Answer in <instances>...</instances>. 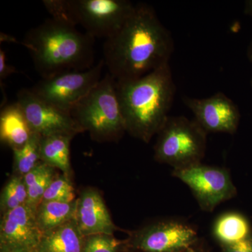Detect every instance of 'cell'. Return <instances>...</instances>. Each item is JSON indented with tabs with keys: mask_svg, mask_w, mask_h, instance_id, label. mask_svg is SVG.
<instances>
[{
	"mask_svg": "<svg viewBox=\"0 0 252 252\" xmlns=\"http://www.w3.org/2000/svg\"><path fill=\"white\" fill-rule=\"evenodd\" d=\"M174 50L171 32L152 6L140 3L119 31L104 41L103 61L116 81L130 80L169 63Z\"/></svg>",
	"mask_w": 252,
	"mask_h": 252,
	"instance_id": "1",
	"label": "cell"
},
{
	"mask_svg": "<svg viewBox=\"0 0 252 252\" xmlns=\"http://www.w3.org/2000/svg\"><path fill=\"white\" fill-rule=\"evenodd\" d=\"M126 132L145 143L157 135L170 115L176 86L170 63L143 77L117 81Z\"/></svg>",
	"mask_w": 252,
	"mask_h": 252,
	"instance_id": "2",
	"label": "cell"
},
{
	"mask_svg": "<svg viewBox=\"0 0 252 252\" xmlns=\"http://www.w3.org/2000/svg\"><path fill=\"white\" fill-rule=\"evenodd\" d=\"M21 44L29 51L41 79L94 65V38L52 18L28 31Z\"/></svg>",
	"mask_w": 252,
	"mask_h": 252,
	"instance_id": "3",
	"label": "cell"
},
{
	"mask_svg": "<svg viewBox=\"0 0 252 252\" xmlns=\"http://www.w3.org/2000/svg\"><path fill=\"white\" fill-rule=\"evenodd\" d=\"M84 132L98 142H117L126 132L117 81L108 72L70 111Z\"/></svg>",
	"mask_w": 252,
	"mask_h": 252,
	"instance_id": "4",
	"label": "cell"
},
{
	"mask_svg": "<svg viewBox=\"0 0 252 252\" xmlns=\"http://www.w3.org/2000/svg\"><path fill=\"white\" fill-rule=\"evenodd\" d=\"M157 135L154 159L173 170L201 163L205 157L207 133L194 119L170 116Z\"/></svg>",
	"mask_w": 252,
	"mask_h": 252,
	"instance_id": "5",
	"label": "cell"
},
{
	"mask_svg": "<svg viewBox=\"0 0 252 252\" xmlns=\"http://www.w3.org/2000/svg\"><path fill=\"white\" fill-rule=\"evenodd\" d=\"M200 239L196 227L185 219H158L130 232L126 252H180Z\"/></svg>",
	"mask_w": 252,
	"mask_h": 252,
	"instance_id": "6",
	"label": "cell"
},
{
	"mask_svg": "<svg viewBox=\"0 0 252 252\" xmlns=\"http://www.w3.org/2000/svg\"><path fill=\"white\" fill-rule=\"evenodd\" d=\"M135 5L128 0H69L74 26L80 25L94 39L105 40L124 26Z\"/></svg>",
	"mask_w": 252,
	"mask_h": 252,
	"instance_id": "7",
	"label": "cell"
},
{
	"mask_svg": "<svg viewBox=\"0 0 252 252\" xmlns=\"http://www.w3.org/2000/svg\"><path fill=\"white\" fill-rule=\"evenodd\" d=\"M172 175L189 187L204 212H213L220 203L234 198L238 193L229 170L225 167L201 162L172 170Z\"/></svg>",
	"mask_w": 252,
	"mask_h": 252,
	"instance_id": "8",
	"label": "cell"
},
{
	"mask_svg": "<svg viewBox=\"0 0 252 252\" xmlns=\"http://www.w3.org/2000/svg\"><path fill=\"white\" fill-rule=\"evenodd\" d=\"M104 66L102 59L86 70L61 73L41 79L30 89L46 102L70 112L71 109L98 84L102 78Z\"/></svg>",
	"mask_w": 252,
	"mask_h": 252,
	"instance_id": "9",
	"label": "cell"
},
{
	"mask_svg": "<svg viewBox=\"0 0 252 252\" xmlns=\"http://www.w3.org/2000/svg\"><path fill=\"white\" fill-rule=\"evenodd\" d=\"M21 105L33 132L41 137L66 135L74 137L84 132L70 112L46 102L30 89H23L17 94Z\"/></svg>",
	"mask_w": 252,
	"mask_h": 252,
	"instance_id": "10",
	"label": "cell"
},
{
	"mask_svg": "<svg viewBox=\"0 0 252 252\" xmlns=\"http://www.w3.org/2000/svg\"><path fill=\"white\" fill-rule=\"evenodd\" d=\"M35 212L26 204L1 215L0 252H37L44 234L36 222Z\"/></svg>",
	"mask_w": 252,
	"mask_h": 252,
	"instance_id": "11",
	"label": "cell"
},
{
	"mask_svg": "<svg viewBox=\"0 0 252 252\" xmlns=\"http://www.w3.org/2000/svg\"><path fill=\"white\" fill-rule=\"evenodd\" d=\"M183 101L193 113L194 120L207 133L233 135L238 130L240 110L223 93L218 92L205 98L185 97Z\"/></svg>",
	"mask_w": 252,
	"mask_h": 252,
	"instance_id": "12",
	"label": "cell"
},
{
	"mask_svg": "<svg viewBox=\"0 0 252 252\" xmlns=\"http://www.w3.org/2000/svg\"><path fill=\"white\" fill-rule=\"evenodd\" d=\"M75 220L84 236L114 235L117 229L102 195L92 187L84 189L77 198Z\"/></svg>",
	"mask_w": 252,
	"mask_h": 252,
	"instance_id": "13",
	"label": "cell"
},
{
	"mask_svg": "<svg viewBox=\"0 0 252 252\" xmlns=\"http://www.w3.org/2000/svg\"><path fill=\"white\" fill-rule=\"evenodd\" d=\"M33 133L17 101L1 107L0 140L2 143L14 150L27 143Z\"/></svg>",
	"mask_w": 252,
	"mask_h": 252,
	"instance_id": "14",
	"label": "cell"
},
{
	"mask_svg": "<svg viewBox=\"0 0 252 252\" xmlns=\"http://www.w3.org/2000/svg\"><path fill=\"white\" fill-rule=\"evenodd\" d=\"M252 234L251 222L241 212H223L215 219L212 224V236L220 248L234 245Z\"/></svg>",
	"mask_w": 252,
	"mask_h": 252,
	"instance_id": "15",
	"label": "cell"
},
{
	"mask_svg": "<svg viewBox=\"0 0 252 252\" xmlns=\"http://www.w3.org/2000/svg\"><path fill=\"white\" fill-rule=\"evenodd\" d=\"M84 237L74 219L44 233L37 252H82Z\"/></svg>",
	"mask_w": 252,
	"mask_h": 252,
	"instance_id": "16",
	"label": "cell"
},
{
	"mask_svg": "<svg viewBox=\"0 0 252 252\" xmlns=\"http://www.w3.org/2000/svg\"><path fill=\"white\" fill-rule=\"evenodd\" d=\"M73 137L55 135L41 137V161L61 170L63 175L70 177L72 166L70 161V143Z\"/></svg>",
	"mask_w": 252,
	"mask_h": 252,
	"instance_id": "17",
	"label": "cell"
},
{
	"mask_svg": "<svg viewBox=\"0 0 252 252\" xmlns=\"http://www.w3.org/2000/svg\"><path fill=\"white\" fill-rule=\"evenodd\" d=\"M77 200L70 203L42 202L36 207V222L43 234L75 219Z\"/></svg>",
	"mask_w": 252,
	"mask_h": 252,
	"instance_id": "18",
	"label": "cell"
},
{
	"mask_svg": "<svg viewBox=\"0 0 252 252\" xmlns=\"http://www.w3.org/2000/svg\"><path fill=\"white\" fill-rule=\"evenodd\" d=\"M41 137L40 135L34 132L27 143L13 150L15 175L24 177L41 161Z\"/></svg>",
	"mask_w": 252,
	"mask_h": 252,
	"instance_id": "19",
	"label": "cell"
},
{
	"mask_svg": "<svg viewBox=\"0 0 252 252\" xmlns=\"http://www.w3.org/2000/svg\"><path fill=\"white\" fill-rule=\"evenodd\" d=\"M28 189L24 177L13 175L3 187L0 196V210L1 215L26 205Z\"/></svg>",
	"mask_w": 252,
	"mask_h": 252,
	"instance_id": "20",
	"label": "cell"
},
{
	"mask_svg": "<svg viewBox=\"0 0 252 252\" xmlns=\"http://www.w3.org/2000/svg\"><path fill=\"white\" fill-rule=\"evenodd\" d=\"M77 200L70 177L57 175L50 184L43 196L42 202L57 201L70 203Z\"/></svg>",
	"mask_w": 252,
	"mask_h": 252,
	"instance_id": "21",
	"label": "cell"
},
{
	"mask_svg": "<svg viewBox=\"0 0 252 252\" xmlns=\"http://www.w3.org/2000/svg\"><path fill=\"white\" fill-rule=\"evenodd\" d=\"M126 252L125 240H119L109 234H95L84 237L82 252Z\"/></svg>",
	"mask_w": 252,
	"mask_h": 252,
	"instance_id": "22",
	"label": "cell"
},
{
	"mask_svg": "<svg viewBox=\"0 0 252 252\" xmlns=\"http://www.w3.org/2000/svg\"><path fill=\"white\" fill-rule=\"evenodd\" d=\"M56 169L49 166L47 167L45 172L43 174L40 178L36 181L32 185L28 187V206L36 210L38 205L41 203L44 194L46 189L53 180L56 177Z\"/></svg>",
	"mask_w": 252,
	"mask_h": 252,
	"instance_id": "23",
	"label": "cell"
},
{
	"mask_svg": "<svg viewBox=\"0 0 252 252\" xmlns=\"http://www.w3.org/2000/svg\"><path fill=\"white\" fill-rule=\"evenodd\" d=\"M42 3L51 14V18L75 26L71 18L69 0H44Z\"/></svg>",
	"mask_w": 252,
	"mask_h": 252,
	"instance_id": "24",
	"label": "cell"
},
{
	"mask_svg": "<svg viewBox=\"0 0 252 252\" xmlns=\"http://www.w3.org/2000/svg\"><path fill=\"white\" fill-rule=\"evenodd\" d=\"M220 252H252V234L234 245L221 247Z\"/></svg>",
	"mask_w": 252,
	"mask_h": 252,
	"instance_id": "25",
	"label": "cell"
},
{
	"mask_svg": "<svg viewBox=\"0 0 252 252\" xmlns=\"http://www.w3.org/2000/svg\"><path fill=\"white\" fill-rule=\"evenodd\" d=\"M17 72L14 66L6 62V53L2 49H0V81H2L11 74Z\"/></svg>",
	"mask_w": 252,
	"mask_h": 252,
	"instance_id": "26",
	"label": "cell"
},
{
	"mask_svg": "<svg viewBox=\"0 0 252 252\" xmlns=\"http://www.w3.org/2000/svg\"><path fill=\"white\" fill-rule=\"evenodd\" d=\"M180 252H212L201 238L196 243Z\"/></svg>",
	"mask_w": 252,
	"mask_h": 252,
	"instance_id": "27",
	"label": "cell"
},
{
	"mask_svg": "<svg viewBox=\"0 0 252 252\" xmlns=\"http://www.w3.org/2000/svg\"><path fill=\"white\" fill-rule=\"evenodd\" d=\"M0 39H1V42H13V43H17L18 41L16 40V38L14 37L13 36L9 35V34H5V33L1 32V36H0Z\"/></svg>",
	"mask_w": 252,
	"mask_h": 252,
	"instance_id": "28",
	"label": "cell"
},
{
	"mask_svg": "<svg viewBox=\"0 0 252 252\" xmlns=\"http://www.w3.org/2000/svg\"><path fill=\"white\" fill-rule=\"evenodd\" d=\"M244 13L245 15L252 16V0H248L245 1Z\"/></svg>",
	"mask_w": 252,
	"mask_h": 252,
	"instance_id": "29",
	"label": "cell"
},
{
	"mask_svg": "<svg viewBox=\"0 0 252 252\" xmlns=\"http://www.w3.org/2000/svg\"><path fill=\"white\" fill-rule=\"evenodd\" d=\"M248 57L250 61H251L252 63V40L250 42V46H248Z\"/></svg>",
	"mask_w": 252,
	"mask_h": 252,
	"instance_id": "30",
	"label": "cell"
},
{
	"mask_svg": "<svg viewBox=\"0 0 252 252\" xmlns=\"http://www.w3.org/2000/svg\"><path fill=\"white\" fill-rule=\"evenodd\" d=\"M251 86H252V80H251Z\"/></svg>",
	"mask_w": 252,
	"mask_h": 252,
	"instance_id": "31",
	"label": "cell"
}]
</instances>
